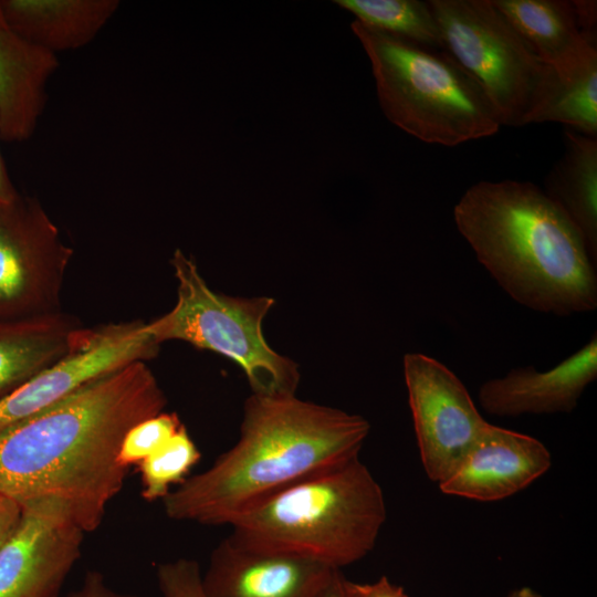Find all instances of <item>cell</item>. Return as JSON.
I'll list each match as a JSON object with an SVG mask.
<instances>
[{"instance_id": "5bb4252c", "label": "cell", "mask_w": 597, "mask_h": 597, "mask_svg": "<svg viewBox=\"0 0 597 597\" xmlns=\"http://www.w3.org/2000/svg\"><path fill=\"white\" fill-rule=\"evenodd\" d=\"M597 378V335L555 367L538 371L533 366L512 368L484 381L478 391L481 408L491 416L569 413L585 389Z\"/></svg>"}, {"instance_id": "7a4b0ae2", "label": "cell", "mask_w": 597, "mask_h": 597, "mask_svg": "<svg viewBox=\"0 0 597 597\" xmlns=\"http://www.w3.org/2000/svg\"><path fill=\"white\" fill-rule=\"evenodd\" d=\"M370 423L364 417L296 395L247 398L238 441L205 471L163 500L174 521L231 525L290 485L359 457Z\"/></svg>"}, {"instance_id": "7c38bea8", "label": "cell", "mask_w": 597, "mask_h": 597, "mask_svg": "<svg viewBox=\"0 0 597 597\" xmlns=\"http://www.w3.org/2000/svg\"><path fill=\"white\" fill-rule=\"evenodd\" d=\"M552 454L538 439L489 423L438 486L443 494L479 502L510 498L544 475Z\"/></svg>"}, {"instance_id": "d4e9b609", "label": "cell", "mask_w": 597, "mask_h": 597, "mask_svg": "<svg viewBox=\"0 0 597 597\" xmlns=\"http://www.w3.org/2000/svg\"><path fill=\"white\" fill-rule=\"evenodd\" d=\"M345 588L348 597H408L404 588L387 576L371 583H356L345 578Z\"/></svg>"}, {"instance_id": "3957f363", "label": "cell", "mask_w": 597, "mask_h": 597, "mask_svg": "<svg viewBox=\"0 0 597 597\" xmlns=\"http://www.w3.org/2000/svg\"><path fill=\"white\" fill-rule=\"evenodd\" d=\"M460 234L516 303L557 316L597 307V273L566 214L530 181L482 180L453 208Z\"/></svg>"}, {"instance_id": "83f0119b", "label": "cell", "mask_w": 597, "mask_h": 597, "mask_svg": "<svg viewBox=\"0 0 597 597\" xmlns=\"http://www.w3.org/2000/svg\"><path fill=\"white\" fill-rule=\"evenodd\" d=\"M21 516V505L0 495V545L8 538Z\"/></svg>"}, {"instance_id": "7402d4cb", "label": "cell", "mask_w": 597, "mask_h": 597, "mask_svg": "<svg viewBox=\"0 0 597 597\" xmlns=\"http://www.w3.org/2000/svg\"><path fill=\"white\" fill-rule=\"evenodd\" d=\"M201 453L182 425L151 455L140 462L142 496L147 502L161 501L172 485L184 482Z\"/></svg>"}, {"instance_id": "44dd1931", "label": "cell", "mask_w": 597, "mask_h": 597, "mask_svg": "<svg viewBox=\"0 0 597 597\" xmlns=\"http://www.w3.org/2000/svg\"><path fill=\"white\" fill-rule=\"evenodd\" d=\"M334 3L367 27L443 52L441 32L428 1L335 0Z\"/></svg>"}, {"instance_id": "2e32d148", "label": "cell", "mask_w": 597, "mask_h": 597, "mask_svg": "<svg viewBox=\"0 0 597 597\" xmlns=\"http://www.w3.org/2000/svg\"><path fill=\"white\" fill-rule=\"evenodd\" d=\"M21 36L54 54L90 43L119 7L117 0H0Z\"/></svg>"}, {"instance_id": "30bf717a", "label": "cell", "mask_w": 597, "mask_h": 597, "mask_svg": "<svg viewBox=\"0 0 597 597\" xmlns=\"http://www.w3.org/2000/svg\"><path fill=\"white\" fill-rule=\"evenodd\" d=\"M158 349L142 321L86 328L67 355L0 399V431L59 402L100 376L155 357Z\"/></svg>"}, {"instance_id": "ac0fdd59", "label": "cell", "mask_w": 597, "mask_h": 597, "mask_svg": "<svg viewBox=\"0 0 597 597\" xmlns=\"http://www.w3.org/2000/svg\"><path fill=\"white\" fill-rule=\"evenodd\" d=\"M85 332L62 312L0 321V399L67 355Z\"/></svg>"}, {"instance_id": "5b68a950", "label": "cell", "mask_w": 597, "mask_h": 597, "mask_svg": "<svg viewBox=\"0 0 597 597\" xmlns=\"http://www.w3.org/2000/svg\"><path fill=\"white\" fill-rule=\"evenodd\" d=\"M350 28L370 62L379 106L395 126L423 143L448 147L499 132L483 91L448 54L356 20Z\"/></svg>"}, {"instance_id": "277c9868", "label": "cell", "mask_w": 597, "mask_h": 597, "mask_svg": "<svg viewBox=\"0 0 597 597\" xmlns=\"http://www.w3.org/2000/svg\"><path fill=\"white\" fill-rule=\"evenodd\" d=\"M386 519L383 489L357 457L259 502L231 523L229 537L341 570L374 549Z\"/></svg>"}, {"instance_id": "ffe728a7", "label": "cell", "mask_w": 597, "mask_h": 597, "mask_svg": "<svg viewBox=\"0 0 597 597\" xmlns=\"http://www.w3.org/2000/svg\"><path fill=\"white\" fill-rule=\"evenodd\" d=\"M555 122L597 138V56L575 71L554 75L528 124Z\"/></svg>"}, {"instance_id": "4316f807", "label": "cell", "mask_w": 597, "mask_h": 597, "mask_svg": "<svg viewBox=\"0 0 597 597\" xmlns=\"http://www.w3.org/2000/svg\"><path fill=\"white\" fill-rule=\"evenodd\" d=\"M575 19L583 36L596 45L597 2L595 0H573Z\"/></svg>"}, {"instance_id": "484cf974", "label": "cell", "mask_w": 597, "mask_h": 597, "mask_svg": "<svg viewBox=\"0 0 597 597\" xmlns=\"http://www.w3.org/2000/svg\"><path fill=\"white\" fill-rule=\"evenodd\" d=\"M67 597H138L133 594L117 591L109 587L102 573L88 570L81 586L71 591Z\"/></svg>"}, {"instance_id": "9c48e42d", "label": "cell", "mask_w": 597, "mask_h": 597, "mask_svg": "<svg viewBox=\"0 0 597 597\" xmlns=\"http://www.w3.org/2000/svg\"><path fill=\"white\" fill-rule=\"evenodd\" d=\"M404 378L421 464L437 484L460 463L489 422L460 378L421 353L404 356Z\"/></svg>"}, {"instance_id": "f546056e", "label": "cell", "mask_w": 597, "mask_h": 597, "mask_svg": "<svg viewBox=\"0 0 597 597\" xmlns=\"http://www.w3.org/2000/svg\"><path fill=\"white\" fill-rule=\"evenodd\" d=\"M316 597H348L345 588V577L336 570L328 584Z\"/></svg>"}, {"instance_id": "8992f818", "label": "cell", "mask_w": 597, "mask_h": 597, "mask_svg": "<svg viewBox=\"0 0 597 597\" xmlns=\"http://www.w3.org/2000/svg\"><path fill=\"white\" fill-rule=\"evenodd\" d=\"M178 282L175 306L146 323L160 345L176 339L218 353L244 371L252 394L296 395L298 365L265 341L262 324L274 305L269 296L241 297L212 291L196 262L177 249L170 260Z\"/></svg>"}, {"instance_id": "4dcf8cb0", "label": "cell", "mask_w": 597, "mask_h": 597, "mask_svg": "<svg viewBox=\"0 0 597 597\" xmlns=\"http://www.w3.org/2000/svg\"><path fill=\"white\" fill-rule=\"evenodd\" d=\"M507 597H544L531 587H520L512 590Z\"/></svg>"}, {"instance_id": "f1b7e54d", "label": "cell", "mask_w": 597, "mask_h": 597, "mask_svg": "<svg viewBox=\"0 0 597 597\" xmlns=\"http://www.w3.org/2000/svg\"><path fill=\"white\" fill-rule=\"evenodd\" d=\"M19 197L20 195L15 190L9 177L4 160L0 151V209L12 205L19 199Z\"/></svg>"}, {"instance_id": "52a82bcc", "label": "cell", "mask_w": 597, "mask_h": 597, "mask_svg": "<svg viewBox=\"0 0 597 597\" xmlns=\"http://www.w3.org/2000/svg\"><path fill=\"white\" fill-rule=\"evenodd\" d=\"M443 52L480 86L500 125L530 122L554 75L491 0H429Z\"/></svg>"}, {"instance_id": "8fae6325", "label": "cell", "mask_w": 597, "mask_h": 597, "mask_svg": "<svg viewBox=\"0 0 597 597\" xmlns=\"http://www.w3.org/2000/svg\"><path fill=\"white\" fill-rule=\"evenodd\" d=\"M20 505V520L0 545V597H57L85 532L55 500Z\"/></svg>"}, {"instance_id": "4fadbf2b", "label": "cell", "mask_w": 597, "mask_h": 597, "mask_svg": "<svg viewBox=\"0 0 597 597\" xmlns=\"http://www.w3.org/2000/svg\"><path fill=\"white\" fill-rule=\"evenodd\" d=\"M336 570L295 555L250 549L228 536L211 552L202 585L207 597H316Z\"/></svg>"}, {"instance_id": "cb8c5ba5", "label": "cell", "mask_w": 597, "mask_h": 597, "mask_svg": "<svg viewBox=\"0 0 597 597\" xmlns=\"http://www.w3.org/2000/svg\"><path fill=\"white\" fill-rule=\"evenodd\" d=\"M156 578L163 597H207L198 563L178 558L157 566Z\"/></svg>"}, {"instance_id": "6da1fadb", "label": "cell", "mask_w": 597, "mask_h": 597, "mask_svg": "<svg viewBox=\"0 0 597 597\" xmlns=\"http://www.w3.org/2000/svg\"><path fill=\"white\" fill-rule=\"evenodd\" d=\"M166 404L146 362H134L4 428L0 495L19 504L55 500L85 533L94 532L128 472L118 461L124 436Z\"/></svg>"}, {"instance_id": "ba28073f", "label": "cell", "mask_w": 597, "mask_h": 597, "mask_svg": "<svg viewBox=\"0 0 597 597\" xmlns=\"http://www.w3.org/2000/svg\"><path fill=\"white\" fill-rule=\"evenodd\" d=\"M72 255L38 200L20 196L0 209V321L61 312Z\"/></svg>"}, {"instance_id": "e0dca14e", "label": "cell", "mask_w": 597, "mask_h": 597, "mask_svg": "<svg viewBox=\"0 0 597 597\" xmlns=\"http://www.w3.org/2000/svg\"><path fill=\"white\" fill-rule=\"evenodd\" d=\"M534 54L558 75L597 56L578 29L568 0H491Z\"/></svg>"}, {"instance_id": "d6986e66", "label": "cell", "mask_w": 597, "mask_h": 597, "mask_svg": "<svg viewBox=\"0 0 597 597\" xmlns=\"http://www.w3.org/2000/svg\"><path fill=\"white\" fill-rule=\"evenodd\" d=\"M544 187V193L578 230L597 264V138L567 128L564 151L545 177Z\"/></svg>"}, {"instance_id": "9a60e30c", "label": "cell", "mask_w": 597, "mask_h": 597, "mask_svg": "<svg viewBox=\"0 0 597 597\" xmlns=\"http://www.w3.org/2000/svg\"><path fill=\"white\" fill-rule=\"evenodd\" d=\"M60 63L56 54L14 31L0 7V138L32 136L46 103V85Z\"/></svg>"}, {"instance_id": "603a6c76", "label": "cell", "mask_w": 597, "mask_h": 597, "mask_svg": "<svg viewBox=\"0 0 597 597\" xmlns=\"http://www.w3.org/2000/svg\"><path fill=\"white\" fill-rule=\"evenodd\" d=\"M182 426L175 412H160L133 426L124 436L119 463L129 467L139 464L165 444Z\"/></svg>"}]
</instances>
